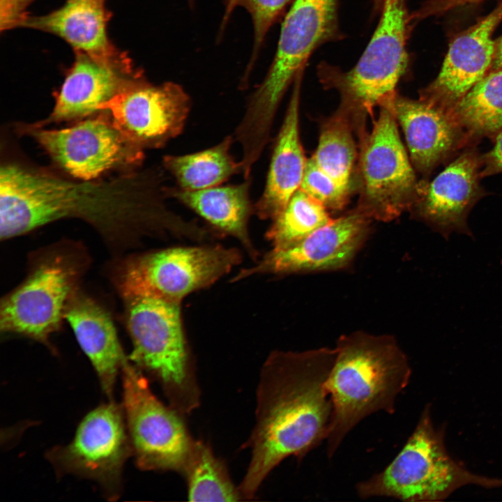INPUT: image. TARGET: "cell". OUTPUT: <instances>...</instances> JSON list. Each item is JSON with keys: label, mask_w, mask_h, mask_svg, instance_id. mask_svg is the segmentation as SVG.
Returning <instances> with one entry per match:
<instances>
[{"label": "cell", "mask_w": 502, "mask_h": 502, "mask_svg": "<svg viewBox=\"0 0 502 502\" xmlns=\"http://www.w3.org/2000/svg\"><path fill=\"white\" fill-rule=\"evenodd\" d=\"M336 349L272 351L260 370L255 423L244 447L250 460L238 487L254 499L270 473L293 456L301 461L326 440L333 418L327 381Z\"/></svg>", "instance_id": "cell-1"}, {"label": "cell", "mask_w": 502, "mask_h": 502, "mask_svg": "<svg viewBox=\"0 0 502 502\" xmlns=\"http://www.w3.org/2000/svg\"><path fill=\"white\" fill-rule=\"evenodd\" d=\"M119 183H75L8 164L0 171L1 240L59 219L91 225L114 248L135 245L165 230L168 213L155 185L134 195Z\"/></svg>", "instance_id": "cell-2"}, {"label": "cell", "mask_w": 502, "mask_h": 502, "mask_svg": "<svg viewBox=\"0 0 502 502\" xmlns=\"http://www.w3.org/2000/svg\"><path fill=\"white\" fill-rule=\"evenodd\" d=\"M335 349L327 381L333 404L329 459L362 420L378 411L395 413L396 399L411 376L407 356L390 335L352 332L341 335Z\"/></svg>", "instance_id": "cell-3"}, {"label": "cell", "mask_w": 502, "mask_h": 502, "mask_svg": "<svg viewBox=\"0 0 502 502\" xmlns=\"http://www.w3.org/2000/svg\"><path fill=\"white\" fill-rule=\"evenodd\" d=\"M469 485L495 488L502 487V479L473 473L452 458L443 430L434 427L427 405L400 452L383 470L358 482L356 492L363 499L440 501Z\"/></svg>", "instance_id": "cell-4"}, {"label": "cell", "mask_w": 502, "mask_h": 502, "mask_svg": "<svg viewBox=\"0 0 502 502\" xmlns=\"http://www.w3.org/2000/svg\"><path fill=\"white\" fill-rule=\"evenodd\" d=\"M407 13L404 0L383 5L381 19L357 63L349 70L323 62L318 77L326 89L340 96L337 109L351 121L357 137L367 131L366 121L374 109L393 94L406 71Z\"/></svg>", "instance_id": "cell-5"}, {"label": "cell", "mask_w": 502, "mask_h": 502, "mask_svg": "<svg viewBox=\"0 0 502 502\" xmlns=\"http://www.w3.org/2000/svg\"><path fill=\"white\" fill-rule=\"evenodd\" d=\"M126 302L132 343L129 360L160 383L169 404L182 416L200 404L201 391L185 338L181 303L151 297Z\"/></svg>", "instance_id": "cell-6"}, {"label": "cell", "mask_w": 502, "mask_h": 502, "mask_svg": "<svg viewBox=\"0 0 502 502\" xmlns=\"http://www.w3.org/2000/svg\"><path fill=\"white\" fill-rule=\"evenodd\" d=\"M339 0H295L283 21L277 52L266 77L248 100L241 131L257 141L270 138L289 85L320 45L340 38Z\"/></svg>", "instance_id": "cell-7"}, {"label": "cell", "mask_w": 502, "mask_h": 502, "mask_svg": "<svg viewBox=\"0 0 502 502\" xmlns=\"http://www.w3.org/2000/svg\"><path fill=\"white\" fill-rule=\"evenodd\" d=\"M241 260L238 249L220 245L168 248L124 261L116 285L124 299L151 297L181 303L188 295L215 283Z\"/></svg>", "instance_id": "cell-8"}, {"label": "cell", "mask_w": 502, "mask_h": 502, "mask_svg": "<svg viewBox=\"0 0 502 502\" xmlns=\"http://www.w3.org/2000/svg\"><path fill=\"white\" fill-rule=\"evenodd\" d=\"M370 132L360 137L355 172L357 208L372 220L390 222L410 211L418 183L388 106H379Z\"/></svg>", "instance_id": "cell-9"}, {"label": "cell", "mask_w": 502, "mask_h": 502, "mask_svg": "<svg viewBox=\"0 0 502 502\" xmlns=\"http://www.w3.org/2000/svg\"><path fill=\"white\" fill-rule=\"evenodd\" d=\"M85 267L78 252L59 251L43 257L2 299L1 330L48 344L50 335L61 328Z\"/></svg>", "instance_id": "cell-10"}, {"label": "cell", "mask_w": 502, "mask_h": 502, "mask_svg": "<svg viewBox=\"0 0 502 502\" xmlns=\"http://www.w3.org/2000/svg\"><path fill=\"white\" fill-rule=\"evenodd\" d=\"M121 372L122 407L137 464L145 471L183 473L195 441L183 416L159 400L142 370L129 359Z\"/></svg>", "instance_id": "cell-11"}, {"label": "cell", "mask_w": 502, "mask_h": 502, "mask_svg": "<svg viewBox=\"0 0 502 502\" xmlns=\"http://www.w3.org/2000/svg\"><path fill=\"white\" fill-rule=\"evenodd\" d=\"M123 407L109 401L89 412L73 441L54 448L48 457L61 473L97 481L109 496L116 497L123 464L132 453Z\"/></svg>", "instance_id": "cell-12"}, {"label": "cell", "mask_w": 502, "mask_h": 502, "mask_svg": "<svg viewBox=\"0 0 502 502\" xmlns=\"http://www.w3.org/2000/svg\"><path fill=\"white\" fill-rule=\"evenodd\" d=\"M26 132L60 167L84 181L117 167L139 165L144 158L143 149L129 141L111 119L100 115L66 128L32 126Z\"/></svg>", "instance_id": "cell-13"}, {"label": "cell", "mask_w": 502, "mask_h": 502, "mask_svg": "<svg viewBox=\"0 0 502 502\" xmlns=\"http://www.w3.org/2000/svg\"><path fill=\"white\" fill-rule=\"evenodd\" d=\"M372 221L355 208L294 244L272 248L254 265L240 270L231 282L259 275L315 273L345 268L367 240Z\"/></svg>", "instance_id": "cell-14"}, {"label": "cell", "mask_w": 502, "mask_h": 502, "mask_svg": "<svg viewBox=\"0 0 502 502\" xmlns=\"http://www.w3.org/2000/svg\"><path fill=\"white\" fill-rule=\"evenodd\" d=\"M191 109L188 93L178 84L154 85L141 75L102 105L115 127L144 149L160 148L183 130Z\"/></svg>", "instance_id": "cell-15"}, {"label": "cell", "mask_w": 502, "mask_h": 502, "mask_svg": "<svg viewBox=\"0 0 502 502\" xmlns=\"http://www.w3.org/2000/svg\"><path fill=\"white\" fill-rule=\"evenodd\" d=\"M482 158L466 151L429 183H418L410 212L445 237L453 232L470 234L467 217L480 198Z\"/></svg>", "instance_id": "cell-16"}, {"label": "cell", "mask_w": 502, "mask_h": 502, "mask_svg": "<svg viewBox=\"0 0 502 502\" xmlns=\"http://www.w3.org/2000/svg\"><path fill=\"white\" fill-rule=\"evenodd\" d=\"M75 52L63 84L56 93L55 105L49 117L33 126L80 119L98 112L102 105L127 89L142 73L130 59L109 61Z\"/></svg>", "instance_id": "cell-17"}, {"label": "cell", "mask_w": 502, "mask_h": 502, "mask_svg": "<svg viewBox=\"0 0 502 502\" xmlns=\"http://www.w3.org/2000/svg\"><path fill=\"white\" fill-rule=\"evenodd\" d=\"M502 20V2L450 44L436 78L420 93L423 100L450 110L492 66L493 33Z\"/></svg>", "instance_id": "cell-18"}, {"label": "cell", "mask_w": 502, "mask_h": 502, "mask_svg": "<svg viewBox=\"0 0 502 502\" xmlns=\"http://www.w3.org/2000/svg\"><path fill=\"white\" fill-rule=\"evenodd\" d=\"M382 104L390 107L402 127L411 162L421 174L429 173L465 139L464 130L447 109L397 91Z\"/></svg>", "instance_id": "cell-19"}, {"label": "cell", "mask_w": 502, "mask_h": 502, "mask_svg": "<svg viewBox=\"0 0 502 502\" xmlns=\"http://www.w3.org/2000/svg\"><path fill=\"white\" fill-rule=\"evenodd\" d=\"M112 17L106 0H67L60 8L43 15L25 14L15 28H28L54 34L74 52L119 61L130 59L109 39L107 24Z\"/></svg>", "instance_id": "cell-20"}, {"label": "cell", "mask_w": 502, "mask_h": 502, "mask_svg": "<svg viewBox=\"0 0 502 502\" xmlns=\"http://www.w3.org/2000/svg\"><path fill=\"white\" fill-rule=\"evenodd\" d=\"M303 73L294 82L291 96L275 141L264 191L254 204L261 220H272L301 188L305 158L299 135V103Z\"/></svg>", "instance_id": "cell-21"}, {"label": "cell", "mask_w": 502, "mask_h": 502, "mask_svg": "<svg viewBox=\"0 0 502 502\" xmlns=\"http://www.w3.org/2000/svg\"><path fill=\"white\" fill-rule=\"evenodd\" d=\"M65 319L93 365L102 390L111 399L117 374L128 359L109 314L93 299L77 291L67 307Z\"/></svg>", "instance_id": "cell-22"}, {"label": "cell", "mask_w": 502, "mask_h": 502, "mask_svg": "<svg viewBox=\"0 0 502 502\" xmlns=\"http://www.w3.org/2000/svg\"><path fill=\"white\" fill-rule=\"evenodd\" d=\"M250 178L238 184L218 185L197 191L165 187L167 197L186 206L220 234L236 239L249 257L257 260L256 249L248 231L249 219L254 213L250 197Z\"/></svg>", "instance_id": "cell-23"}, {"label": "cell", "mask_w": 502, "mask_h": 502, "mask_svg": "<svg viewBox=\"0 0 502 502\" xmlns=\"http://www.w3.org/2000/svg\"><path fill=\"white\" fill-rule=\"evenodd\" d=\"M232 135L225 137L218 144L192 153L167 155L162 159L165 169L174 177L177 188L197 191L218 185L231 176L242 173V164L230 153Z\"/></svg>", "instance_id": "cell-24"}, {"label": "cell", "mask_w": 502, "mask_h": 502, "mask_svg": "<svg viewBox=\"0 0 502 502\" xmlns=\"http://www.w3.org/2000/svg\"><path fill=\"white\" fill-rule=\"evenodd\" d=\"M356 138L351 121L337 109L321 122L318 146L311 157L321 169L351 193L355 188L358 158Z\"/></svg>", "instance_id": "cell-25"}, {"label": "cell", "mask_w": 502, "mask_h": 502, "mask_svg": "<svg viewBox=\"0 0 502 502\" xmlns=\"http://www.w3.org/2000/svg\"><path fill=\"white\" fill-rule=\"evenodd\" d=\"M448 111L469 134H498L502 130V68L489 70Z\"/></svg>", "instance_id": "cell-26"}, {"label": "cell", "mask_w": 502, "mask_h": 502, "mask_svg": "<svg viewBox=\"0 0 502 502\" xmlns=\"http://www.w3.org/2000/svg\"><path fill=\"white\" fill-rule=\"evenodd\" d=\"M183 474L186 479L190 501L243 500L225 464L201 441H195Z\"/></svg>", "instance_id": "cell-27"}, {"label": "cell", "mask_w": 502, "mask_h": 502, "mask_svg": "<svg viewBox=\"0 0 502 502\" xmlns=\"http://www.w3.org/2000/svg\"><path fill=\"white\" fill-rule=\"evenodd\" d=\"M328 210L298 189L273 219L265 234L273 248L294 244L333 220Z\"/></svg>", "instance_id": "cell-28"}, {"label": "cell", "mask_w": 502, "mask_h": 502, "mask_svg": "<svg viewBox=\"0 0 502 502\" xmlns=\"http://www.w3.org/2000/svg\"><path fill=\"white\" fill-rule=\"evenodd\" d=\"M300 188L331 211L343 209L351 195L321 169L312 158L307 160Z\"/></svg>", "instance_id": "cell-29"}, {"label": "cell", "mask_w": 502, "mask_h": 502, "mask_svg": "<svg viewBox=\"0 0 502 502\" xmlns=\"http://www.w3.org/2000/svg\"><path fill=\"white\" fill-rule=\"evenodd\" d=\"M289 0H236L250 13L254 30V50L261 43L271 25Z\"/></svg>", "instance_id": "cell-30"}, {"label": "cell", "mask_w": 502, "mask_h": 502, "mask_svg": "<svg viewBox=\"0 0 502 502\" xmlns=\"http://www.w3.org/2000/svg\"><path fill=\"white\" fill-rule=\"evenodd\" d=\"M36 0H0V28L6 31L15 28L26 14L28 7Z\"/></svg>", "instance_id": "cell-31"}, {"label": "cell", "mask_w": 502, "mask_h": 502, "mask_svg": "<svg viewBox=\"0 0 502 502\" xmlns=\"http://www.w3.org/2000/svg\"><path fill=\"white\" fill-rule=\"evenodd\" d=\"M482 176L502 172V130L498 133L494 147L482 158Z\"/></svg>", "instance_id": "cell-32"}, {"label": "cell", "mask_w": 502, "mask_h": 502, "mask_svg": "<svg viewBox=\"0 0 502 502\" xmlns=\"http://www.w3.org/2000/svg\"><path fill=\"white\" fill-rule=\"evenodd\" d=\"M492 67L493 68H502V36L495 41V52Z\"/></svg>", "instance_id": "cell-33"}, {"label": "cell", "mask_w": 502, "mask_h": 502, "mask_svg": "<svg viewBox=\"0 0 502 502\" xmlns=\"http://www.w3.org/2000/svg\"><path fill=\"white\" fill-rule=\"evenodd\" d=\"M235 1L236 0H229V11H231V10L234 7Z\"/></svg>", "instance_id": "cell-34"}, {"label": "cell", "mask_w": 502, "mask_h": 502, "mask_svg": "<svg viewBox=\"0 0 502 502\" xmlns=\"http://www.w3.org/2000/svg\"><path fill=\"white\" fill-rule=\"evenodd\" d=\"M379 1H380L383 3V4L386 3L394 1H395V0H379Z\"/></svg>", "instance_id": "cell-35"}, {"label": "cell", "mask_w": 502, "mask_h": 502, "mask_svg": "<svg viewBox=\"0 0 502 502\" xmlns=\"http://www.w3.org/2000/svg\"><path fill=\"white\" fill-rule=\"evenodd\" d=\"M463 1V0H462Z\"/></svg>", "instance_id": "cell-36"}]
</instances>
